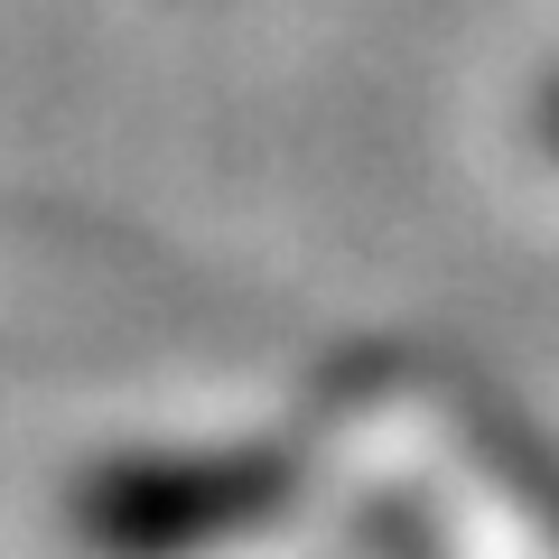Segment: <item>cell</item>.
<instances>
[{
  "label": "cell",
  "mask_w": 559,
  "mask_h": 559,
  "mask_svg": "<svg viewBox=\"0 0 559 559\" xmlns=\"http://www.w3.org/2000/svg\"><path fill=\"white\" fill-rule=\"evenodd\" d=\"M299 466L280 448H187V457H103L75 485V532L103 559H197L289 503Z\"/></svg>",
  "instance_id": "1"
},
{
  "label": "cell",
  "mask_w": 559,
  "mask_h": 559,
  "mask_svg": "<svg viewBox=\"0 0 559 559\" xmlns=\"http://www.w3.org/2000/svg\"><path fill=\"white\" fill-rule=\"evenodd\" d=\"M532 131H540V150H550V159H559V75L540 84V103H532Z\"/></svg>",
  "instance_id": "2"
}]
</instances>
